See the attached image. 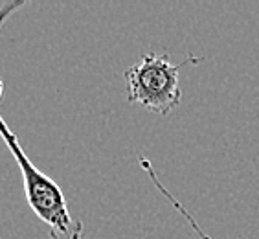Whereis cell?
Listing matches in <instances>:
<instances>
[{
    "mask_svg": "<svg viewBox=\"0 0 259 239\" xmlns=\"http://www.w3.org/2000/svg\"><path fill=\"white\" fill-rule=\"evenodd\" d=\"M24 4H26L24 0H13V2H6V4L0 8V28L4 26L6 20L10 19V17L13 15V13L19 10V8H22Z\"/></svg>",
    "mask_w": 259,
    "mask_h": 239,
    "instance_id": "4",
    "label": "cell"
},
{
    "mask_svg": "<svg viewBox=\"0 0 259 239\" xmlns=\"http://www.w3.org/2000/svg\"><path fill=\"white\" fill-rule=\"evenodd\" d=\"M138 162H140V166H142V170H144L145 173H147V177H149V180L153 182V186H155V188L158 189L160 193H162V195L165 197V199L169 201V205L173 206V208L177 210V212H179V214L182 215V217H184L186 221H188V224H190L191 228H193L195 234L199 235L200 239H211V237H209V235L204 232V228H202V226L199 224V221H197V219L193 217V215H191L190 210L186 208V206L182 205V203H180V201L177 199V197H175L173 193H171L169 189H167V186H165L164 182L160 180V177L156 175L155 168H153V164H151V160H149V158H145L144 154H140V156H138Z\"/></svg>",
    "mask_w": 259,
    "mask_h": 239,
    "instance_id": "3",
    "label": "cell"
},
{
    "mask_svg": "<svg viewBox=\"0 0 259 239\" xmlns=\"http://www.w3.org/2000/svg\"><path fill=\"white\" fill-rule=\"evenodd\" d=\"M2 96H4V81L0 79V98H2Z\"/></svg>",
    "mask_w": 259,
    "mask_h": 239,
    "instance_id": "5",
    "label": "cell"
},
{
    "mask_svg": "<svg viewBox=\"0 0 259 239\" xmlns=\"http://www.w3.org/2000/svg\"><path fill=\"white\" fill-rule=\"evenodd\" d=\"M0 138L11 151L24 182L26 201L33 214L50 228L52 239H81L83 223L70 214L65 193L52 177L37 168L24 153L19 138L0 116Z\"/></svg>",
    "mask_w": 259,
    "mask_h": 239,
    "instance_id": "1",
    "label": "cell"
},
{
    "mask_svg": "<svg viewBox=\"0 0 259 239\" xmlns=\"http://www.w3.org/2000/svg\"><path fill=\"white\" fill-rule=\"evenodd\" d=\"M182 65H173L167 54L149 52L142 55V59L123 74L127 101L153 114L167 116L182 101L179 75Z\"/></svg>",
    "mask_w": 259,
    "mask_h": 239,
    "instance_id": "2",
    "label": "cell"
}]
</instances>
